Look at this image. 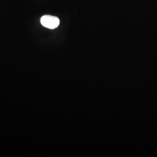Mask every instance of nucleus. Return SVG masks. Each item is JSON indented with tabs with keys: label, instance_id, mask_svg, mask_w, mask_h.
Returning <instances> with one entry per match:
<instances>
[{
	"label": "nucleus",
	"instance_id": "nucleus-1",
	"mask_svg": "<svg viewBox=\"0 0 157 157\" xmlns=\"http://www.w3.org/2000/svg\"><path fill=\"white\" fill-rule=\"evenodd\" d=\"M40 22L41 25L47 28L54 29L59 25V19L56 17L51 15H44L41 17Z\"/></svg>",
	"mask_w": 157,
	"mask_h": 157
}]
</instances>
